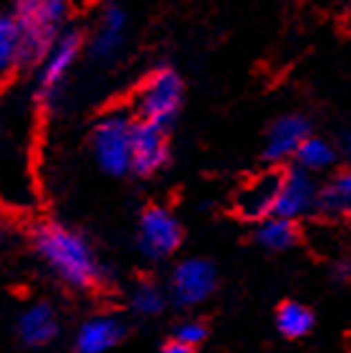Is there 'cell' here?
<instances>
[{
    "label": "cell",
    "mask_w": 351,
    "mask_h": 353,
    "mask_svg": "<svg viewBox=\"0 0 351 353\" xmlns=\"http://www.w3.org/2000/svg\"><path fill=\"white\" fill-rule=\"evenodd\" d=\"M35 251L46 265L73 288H88L98 279V261L83 236L58 223L41 225L33 236Z\"/></svg>",
    "instance_id": "cell-1"
},
{
    "label": "cell",
    "mask_w": 351,
    "mask_h": 353,
    "mask_svg": "<svg viewBox=\"0 0 351 353\" xmlns=\"http://www.w3.org/2000/svg\"><path fill=\"white\" fill-rule=\"evenodd\" d=\"M131 303H133L135 313H141V316H155V313L163 308V293L158 285L141 283V285H135L133 296H131Z\"/></svg>",
    "instance_id": "cell-20"
},
{
    "label": "cell",
    "mask_w": 351,
    "mask_h": 353,
    "mask_svg": "<svg viewBox=\"0 0 351 353\" xmlns=\"http://www.w3.org/2000/svg\"><path fill=\"white\" fill-rule=\"evenodd\" d=\"M126 28H129V18H126L123 8L118 6L103 8V13L95 21L93 35H91V53H93V58H98V61L113 58L123 48Z\"/></svg>",
    "instance_id": "cell-10"
},
{
    "label": "cell",
    "mask_w": 351,
    "mask_h": 353,
    "mask_svg": "<svg viewBox=\"0 0 351 353\" xmlns=\"http://www.w3.org/2000/svg\"><path fill=\"white\" fill-rule=\"evenodd\" d=\"M131 136H133V118L129 113H108L98 121L93 130L95 161L111 176H123L131 170Z\"/></svg>",
    "instance_id": "cell-4"
},
{
    "label": "cell",
    "mask_w": 351,
    "mask_h": 353,
    "mask_svg": "<svg viewBox=\"0 0 351 353\" xmlns=\"http://www.w3.org/2000/svg\"><path fill=\"white\" fill-rule=\"evenodd\" d=\"M263 223L258 225V243L263 245V248H269V251H286V248H291V245L296 243V225H294V221H289V218H281V216H266L261 218Z\"/></svg>",
    "instance_id": "cell-15"
},
{
    "label": "cell",
    "mask_w": 351,
    "mask_h": 353,
    "mask_svg": "<svg viewBox=\"0 0 351 353\" xmlns=\"http://www.w3.org/2000/svg\"><path fill=\"white\" fill-rule=\"evenodd\" d=\"M316 198H319V185L311 178L309 170L304 168L286 170V173H281V181H278L274 216L289 218V221H294L298 216H306V213H311L316 208Z\"/></svg>",
    "instance_id": "cell-7"
},
{
    "label": "cell",
    "mask_w": 351,
    "mask_h": 353,
    "mask_svg": "<svg viewBox=\"0 0 351 353\" xmlns=\"http://www.w3.org/2000/svg\"><path fill=\"white\" fill-rule=\"evenodd\" d=\"M276 326L286 339H304L306 333L314 328V313L306 306H301V303H296V301H289V303L278 308Z\"/></svg>",
    "instance_id": "cell-18"
},
{
    "label": "cell",
    "mask_w": 351,
    "mask_h": 353,
    "mask_svg": "<svg viewBox=\"0 0 351 353\" xmlns=\"http://www.w3.org/2000/svg\"><path fill=\"white\" fill-rule=\"evenodd\" d=\"M351 205V176L349 173H339L324 185L319 188L316 208L331 213V216H344L349 213Z\"/></svg>",
    "instance_id": "cell-16"
},
{
    "label": "cell",
    "mask_w": 351,
    "mask_h": 353,
    "mask_svg": "<svg viewBox=\"0 0 351 353\" xmlns=\"http://www.w3.org/2000/svg\"><path fill=\"white\" fill-rule=\"evenodd\" d=\"M203 339H206V326H203L201 321H186L176 331V341H181V343H186L191 348L198 346Z\"/></svg>",
    "instance_id": "cell-21"
},
{
    "label": "cell",
    "mask_w": 351,
    "mask_h": 353,
    "mask_svg": "<svg viewBox=\"0 0 351 353\" xmlns=\"http://www.w3.org/2000/svg\"><path fill=\"white\" fill-rule=\"evenodd\" d=\"M83 38L81 33L75 30H63L50 48L46 50L41 61V68H38V78H35V98L38 101H50L61 85L66 83L68 73L73 70L78 55H81Z\"/></svg>",
    "instance_id": "cell-5"
},
{
    "label": "cell",
    "mask_w": 351,
    "mask_h": 353,
    "mask_svg": "<svg viewBox=\"0 0 351 353\" xmlns=\"http://www.w3.org/2000/svg\"><path fill=\"white\" fill-rule=\"evenodd\" d=\"M0 231H3V223H0Z\"/></svg>",
    "instance_id": "cell-23"
},
{
    "label": "cell",
    "mask_w": 351,
    "mask_h": 353,
    "mask_svg": "<svg viewBox=\"0 0 351 353\" xmlns=\"http://www.w3.org/2000/svg\"><path fill=\"white\" fill-rule=\"evenodd\" d=\"M161 353H193V348L186 346V343H181V341H171V343L163 346Z\"/></svg>",
    "instance_id": "cell-22"
},
{
    "label": "cell",
    "mask_w": 351,
    "mask_h": 353,
    "mask_svg": "<svg viewBox=\"0 0 351 353\" xmlns=\"http://www.w3.org/2000/svg\"><path fill=\"white\" fill-rule=\"evenodd\" d=\"M138 243L149 259H166L181 243V225L166 208H149L138 223Z\"/></svg>",
    "instance_id": "cell-8"
},
{
    "label": "cell",
    "mask_w": 351,
    "mask_h": 353,
    "mask_svg": "<svg viewBox=\"0 0 351 353\" xmlns=\"http://www.w3.org/2000/svg\"><path fill=\"white\" fill-rule=\"evenodd\" d=\"M294 156L298 158V168L309 170V173H316V170H324L334 163L336 150H334V145H331L329 141H324V138L306 136Z\"/></svg>",
    "instance_id": "cell-17"
},
{
    "label": "cell",
    "mask_w": 351,
    "mask_h": 353,
    "mask_svg": "<svg viewBox=\"0 0 351 353\" xmlns=\"http://www.w3.org/2000/svg\"><path fill=\"white\" fill-rule=\"evenodd\" d=\"M309 136V121L304 116H284L278 118L266 138V158L269 161H286L296 153L301 141Z\"/></svg>",
    "instance_id": "cell-12"
},
{
    "label": "cell",
    "mask_w": 351,
    "mask_h": 353,
    "mask_svg": "<svg viewBox=\"0 0 351 353\" xmlns=\"http://www.w3.org/2000/svg\"><path fill=\"white\" fill-rule=\"evenodd\" d=\"M281 173H263V176L254 178L251 183H246L238 190L236 208L243 218L251 221H261V218L274 213V203H276V190Z\"/></svg>",
    "instance_id": "cell-11"
},
{
    "label": "cell",
    "mask_w": 351,
    "mask_h": 353,
    "mask_svg": "<svg viewBox=\"0 0 351 353\" xmlns=\"http://www.w3.org/2000/svg\"><path fill=\"white\" fill-rule=\"evenodd\" d=\"M21 65V30L13 15H0V75Z\"/></svg>",
    "instance_id": "cell-19"
},
{
    "label": "cell",
    "mask_w": 351,
    "mask_h": 353,
    "mask_svg": "<svg viewBox=\"0 0 351 353\" xmlns=\"http://www.w3.org/2000/svg\"><path fill=\"white\" fill-rule=\"evenodd\" d=\"M183 101L181 75L171 68H158L141 83L135 93V113L141 121L169 125Z\"/></svg>",
    "instance_id": "cell-3"
},
{
    "label": "cell",
    "mask_w": 351,
    "mask_h": 353,
    "mask_svg": "<svg viewBox=\"0 0 351 353\" xmlns=\"http://www.w3.org/2000/svg\"><path fill=\"white\" fill-rule=\"evenodd\" d=\"M10 15L21 30V63L33 65L63 33L68 0H13Z\"/></svg>",
    "instance_id": "cell-2"
},
{
    "label": "cell",
    "mask_w": 351,
    "mask_h": 353,
    "mask_svg": "<svg viewBox=\"0 0 351 353\" xmlns=\"http://www.w3.org/2000/svg\"><path fill=\"white\" fill-rule=\"evenodd\" d=\"M169 161V136L166 125H155L149 121H133L131 136V170L151 176L161 170Z\"/></svg>",
    "instance_id": "cell-6"
},
{
    "label": "cell",
    "mask_w": 351,
    "mask_h": 353,
    "mask_svg": "<svg viewBox=\"0 0 351 353\" xmlns=\"http://www.w3.org/2000/svg\"><path fill=\"white\" fill-rule=\"evenodd\" d=\"M121 321L113 316H95L81 326L75 346H78V353H106L121 341Z\"/></svg>",
    "instance_id": "cell-13"
},
{
    "label": "cell",
    "mask_w": 351,
    "mask_h": 353,
    "mask_svg": "<svg viewBox=\"0 0 351 353\" xmlns=\"http://www.w3.org/2000/svg\"><path fill=\"white\" fill-rule=\"evenodd\" d=\"M18 333L28 346H43L58 333V321H55L53 308L48 303H33L21 313L18 319Z\"/></svg>",
    "instance_id": "cell-14"
},
{
    "label": "cell",
    "mask_w": 351,
    "mask_h": 353,
    "mask_svg": "<svg viewBox=\"0 0 351 353\" xmlns=\"http://www.w3.org/2000/svg\"><path fill=\"white\" fill-rule=\"evenodd\" d=\"M216 288V268L203 259H189L176 265L171 291L181 306H198Z\"/></svg>",
    "instance_id": "cell-9"
}]
</instances>
